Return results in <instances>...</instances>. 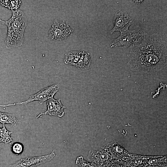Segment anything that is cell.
Here are the masks:
<instances>
[{"instance_id": "277c9868", "label": "cell", "mask_w": 167, "mask_h": 167, "mask_svg": "<svg viewBox=\"0 0 167 167\" xmlns=\"http://www.w3.org/2000/svg\"><path fill=\"white\" fill-rule=\"evenodd\" d=\"M60 89L61 86L59 84H54L43 88L36 93L31 95L24 101L6 105H0V107H5L12 105H24L36 101H39V103L41 104L49 99L53 98Z\"/></svg>"}, {"instance_id": "8fae6325", "label": "cell", "mask_w": 167, "mask_h": 167, "mask_svg": "<svg viewBox=\"0 0 167 167\" xmlns=\"http://www.w3.org/2000/svg\"><path fill=\"white\" fill-rule=\"evenodd\" d=\"M167 155L152 156L139 167H167Z\"/></svg>"}, {"instance_id": "8992f818", "label": "cell", "mask_w": 167, "mask_h": 167, "mask_svg": "<svg viewBox=\"0 0 167 167\" xmlns=\"http://www.w3.org/2000/svg\"><path fill=\"white\" fill-rule=\"evenodd\" d=\"M114 26L110 31L112 34L116 31L120 33L128 31L129 27L134 22V20L125 11L119 10L117 11L113 18Z\"/></svg>"}, {"instance_id": "7a4b0ae2", "label": "cell", "mask_w": 167, "mask_h": 167, "mask_svg": "<svg viewBox=\"0 0 167 167\" xmlns=\"http://www.w3.org/2000/svg\"><path fill=\"white\" fill-rule=\"evenodd\" d=\"M12 11L11 17L5 21L8 28L5 43L8 49L18 47L23 44L24 32L27 25V19L22 11L19 9Z\"/></svg>"}, {"instance_id": "ba28073f", "label": "cell", "mask_w": 167, "mask_h": 167, "mask_svg": "<svg viewBox=\"0 0 167 167\" xmlns=\"http://www.w3.org/2000/svg\"><path fill=\"white\" fill-rule=\"evenodd\" d=\"M103 148L110 154L112 159L121 160L125 162L131 153L118 141L109 143Z\"/></svg>"}, {"instance_id": "603a6c76", "label": "cell", "mask_w": 167, "mask_h": 167, "mask_svg": "<svg viewBox=\"0 0 167 167\" xmlns=\"http://www.w3.org/2000/svg\"><path fill=\"white\" fill-rule=\"evenodd\" d=\"M0 150H1V148H0Z\"/></svg>"}, {"instance_id": "7402d4cb", "label": "cell", "mask_w": 167, "mask_h": 167, "mask_svg": "<svg viewBox=\"0 0 167 167\" xmlns=\"http://www.w3.org/2000/svg\"><path fill=\"white\" fill-rule=\"evenodd\" d=\"M5 24V21H4L0 18V26H2Z\"/></svg>"}, {"instance_id": "6da1fadb", "label": "cell", "mask_w": 167, "mask_h": 167, "mask_svg": "<svg viewBox=\"0 0 167 167\" xmlns=\"http://www.w3.org/2000/svg\"><path fill=\"white\" fill-rule=\"evenodd\" d=\"M128 57L132 71L156 72L166 66V43L159 34H147L141 41L130 47Z\"/></svg>"}, {"instance_id": "7c38bea8", "label": "cell", "mask_w": 167, "mask_h": 167, "mask_svg": "<svg viewBox=\"0 0 167 167\" xmlns=\"http://www.w3.org/2000/svg\"><path fill=\"white\" fill-rule=\"evenodd\" d=\"M152 156H146L131 153L126 162L128 167H139Z\"/></svg>"}, {"instance_id": "5bb4252c", "label": "cell", "mask_w": 167, "mask_h": 167, "mask_svg": "<svg viewBox=\"0 0 167 167\" xmlns=\"http://www.w3.org/2000/svg\"><path fill=\"white\" fill-rule=\"evenodd\" d=\"M91 59L90 54L82 51L81 56L75 66L83 70H87L91 66Z\"/></svg>"}, {"instance_id": "44dd1931", "label": "cell", "mask_w": 167, "mask_h": 167, "mask_svg": "<svg viewBox=\"0 0 167 167\" xmlns=\"http://www.w3.org/2000/svg\"><path fill=\"white\" fill-rule=\"evenodd\" d=\"M143 0H134L133 1L134 2L137 4H140L143 2Z\"/></svg>"}, {"instance_id": "30bf717a", "label": "cell", "mask_w": 167, "mask_h": 167, "mask_svg": "<svg viewBox=\"0 0 167 167\" xmlns=\"http://www.w3.org/2000/svg\"><path fill=\"white\" fill-rule=\"evenodd\" d=\"M87 159L98 167H104L112 159L110 154L103 148L97 151L90 150Z\"/></svg>"}, {"instance_id": "2e32d148", "label": "cell", "mask_w": 167, "mask_h": 167, "mask_svg": "<svg viewBox=\"0 0 167 167\" xmlns=\"http://www.w3.org/2000/svg\"><path fill=\"white\" fill-rule=\"evenodd\" d=\"M12 132L10 131L3 125L0 129V143L3 142L5 144L9 143L12 141V138L11 136Z\"/></svg>"}, {"instance_id": "ffe728a7", "label": "cell", "mask_w": 167, "mask_h": 167, "mask_svg": "<svg viewBox=\"0 0 167 167\" xmlns=\"http://www.w3.org/2000/svg\"><path fill=\"white\" fill-rule=\"evenodd\" d=\"M11 150L14 153L17 155H20L23 152L24 147L23 144L19 142L14 143L11 146Z\"/></svg>"}, {"instance_id": "9c48e42d", "label": "cell", "mask_w": 167, "mask_h": 167, "mask_svg": "<svg viewBox=\"0 0 167 167\" xmlns=\"http://www.w3.org/2000/svg\"><path fill=\"white\" fill-rule=\"evenodd\" d=\"M47 110L39 114L36 118H37L44 114L50 116H57L62 117L64 114V110L65 107L62 103L60 99H55L51 98L47 101Z\"/></svg>"}, {"instance_id": "ac0fdd59", "label": "cell", "mask_w": 167, "mask_h": 167, "mask_svg": "<svg viewBox=\"0 0 167 167\" xmlns=\"http://www.w3.org/2000/svg\"><path fill=\"white\" fill-rule=\"evenodd\" d=\"M76 164L79 167H98L95 163L84 160L82 156L77 157Z\"/></svg>"}, {"instance_id": "d6986e66", "label": "cell", "mask_w": 167, "mask_h": 167, "mask_svg": "<svg viewBox=\"0 0 167 167\" xmlns=\"http://www.w3.org/2000/svg\"><path fill=\"white\" fill-rule=\"evenodd\" d=\"M104 167H128L124 161L116 159H112Z\"/></svg>"}, {"instance_id": "e0dca14e", "label": "cell", "mask_w": 167, "mask_h": 167, "mask_svg": "<svg viewBox=\"0 0 167 167\" xmlns=\"http://www.w3.org/2000/svg\"><path fill=\"white\" fill-rule=\"evenodd\" d=\"M21 3V1L19 0H0V5L11 10L12 11L19 10Z\"/></svg>"}, {"instance_id": "52a82bcc", "label": "cell", "mask_w": 167, "mask_h": 167, "mask_svg": "<svg viewBox=\"0 0 167 167\" xmlns=\"http://www.w3.org/2000/svg\"><path fill=\"white\" fill-rule=\"evenodd\" d=\"M55 156L54 151L53 150L49 154L20 159L15 163L10 165V167H36L50 161Z\"/></svg>"}, {"instance_id": "5b68a950", "label": "cell", "mask_w": 167, "mask_h": 167, "mask_svg": "<svg viewBox=\"0 0 167 167\" xmlns=\"http://www.w3.org/2000/svg\"><path fill=\"white\" fill-rule=\"evenodd\" d=\"M74 30L64 21L55 19L49 31V37L52 40L59 41L66 39Z\"/></svg>"}, {"instance_id": "cb8c5ba5", "label": "cell", "mask_w": 167, "mask_h": 167, "mask_svg": "<svg viewBox=\"0 0 167 167\" xmlns=\"http://www.w3.org/2000/svg\"></svg>"}, {"instance_id": "4fadbf2b", "label": "cell", "mask_w": 167, "mask_h": 167, "mask_svg": "<svg viewBox=\"0 0 167 167\" xmlns=\"http://www.w3.org/2000/svg\"><path fill=\"white\" fill-rule=\"evenodd\" d=\"M82 53V52L79 51H73L67 53L65 54L64 59L65 64L75 65L81 56Z\"/></svg>"}, {"instance_id": "9a60e30c", "label": "cell", "mask_w": 167, "mask_h": 167, "mask_svg": "<svg viewBox=\"0 0 167 167\" xmlns=\"http://www.w3.org/2000/svg\"><path fill=\"white\" fill-rule=\"evenodd\" d=\"M18 121V119L15 115L0 112V123L3 125L9 124L14 127L16 125Z\"/></svg>"}, {"instance_id": "3957f363", "label": "cell", "mask_w": 167, "mask_h": 167, "mask_svg": "<svg viewBox=\"0 0 167 167\" xmlns=\"http://www.w3.org/2000/svg\"><path fill=\"white\" fill-rule=\"evenodd\" d=\"M147 34L141 29L128 30L120 33L117 38L111 43V48L121 47L126 49L141 41Z\"/></svg>"}]
</instances>
